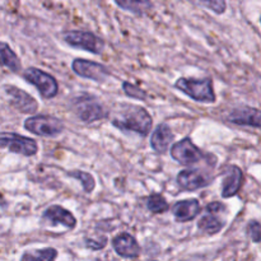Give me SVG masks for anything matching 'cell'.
<instances>
[{
  "instance_id": "cell-26",
  "label": "cell",
  "mask_w": 261,
  "mask_h": 261,
  "mask_svg": "<svg viewBox=\"0 0 261 261\" xmlns=\"http://www.w3.org/2000/svg\"><path fill=\"white\" fill-rule=\"evenodd\" d=\"M247 234L252 242L259 244L261 242V223L257 221H251L247 224Z\"/></svg>"
},
{
  "instance_id": "cell-11",
  "label": "cell",
  "mask_w": 261,
  "mask_h": 261,
  "mask_svg": "<svg viewBox=\"0 0 261 261\" xmlns=\"http://www.w3.org/2000/svg\"><path fill=\"white\" fill-rule=\"evenodd\" d=\"M228 121L240 126H252L261 129V110L254 107H241L234 109L228 115Z\"/></svg>"
},
{
  "instance_id": "cell-5",
  "label": "cell",
  "mask_w": 261,
  "mask_h": 261,
  "mask_svg": "<svg viewBox=\"0 0 261 261\" xmlns=\"http://www.w3.org/2000/svg\"><path fill=\"white\" fill-rule=\"evenodd\" d=\"M64 40L68 45L73 47L82 48L92 54H101L105 48V42L102 38L92 32L84 31H69L64 35Z\"/></svg>"
},
{
  "instance_id": "cell-21",
  "label": "cell",
  "mask_w": 261,
  "mask_h": 261,
  "mask_svg": "<svg viewBox=\"0 0 261 261\" xmlns=\"http://www.w3.org/2000/svg\"><path fill=\"white\" fill-rule=\"evenodd\" d=\"M56 256H58V251L53 247H47V249L24 252L20 261H55Z\"/></svg>"
},
{
  "instance_id": "cell-14",
  "label": "cell",
  "mask_w": 261,
  "mask_h": 261,
  "mask_svg": "<svg viewBox=\"0 0 261 261\" xmlns=\"http://www.w3.org/2000/svg\"><path fill=\"white\" fill-rule=\"evenodd\" d=\"M244 184V173L241 168L237 166H229L224 175L223 186H222V196L223 198H232L236 195Z\"/></svg>"
},
{
  "instance_id": "cell-27",
  "label": "cell",
  "mask_w": 261,
  "mask_h": 261,
  "mask_svg": "<svg viewBox=\"0 0 261 261\" xmlns=\"http://www.w3.org/2000/svg\"><path fill=\"white\" fill-rule=\"evenodd\" d=\"M106 244H107L106 239L102 240L101 242L94 241V240H91V239L86 240V246L89 247V249H92V250H102L105 246H106Z\"/></svg>"
},
{
  "instance_id": "cell-17",
  "label": "cell",
  "mask_w": 261,
  "mask_h": 261,
  "mask_svg": "<svg viewBox=\"0 0 261 261\" xmlns=\"http://www.w3.org/2000/svg\"><path fill=\"white\" fill-rule=\"evenodd\" d=\"M172 139L173 134L171 132V127L166 124H161L153 132L152 138H150V145L157 153H165L170 148Z\"/></svg>"
},
{
  "instance_id": "cell-13",
  "label": "cell",
  "mask_w": 261,
  "mask_h": 261,
  "mask_svg": "<svg viewBox=\"0 0 261 261\" xmlns=\"http://www.w3.org/2000/svg\"><path fill=\"white\" fill-rule=\"evenodd\" d=\"M112 246L117 255H120L121 257H126V259H134L140 254L139 244L129 233L117 234L112 241Z\"/></svg>"
},
{
  "instance_id": "cell-19",
  "label": "cell",
  "mask_w": 261,
  "mask_h": 261,
  "mask_svg": "<svg viewBox=\"0 0 261 261\" xmlns=\"http://www.w3.org/2000/svg\"><path fill=\"white\" fill-rule=\"evenodd\" d=\"M121 9L132 12L137 15H143L152 9L150 0H114Z\"/></svg>"
},
{
  "instance_id": "cell-8",
  "label": "cell",
  "mask_w": 261,
  "mask_h": 261,
  "mask_svg": "<svg viewBox=\"0 0 261 261\" xmlns=\"http://www.w3.org/2000/svg\"><path fill=\"white\" fill-rule=\"evenodd\" d=\"M74 110H75L76 116L84 122L98 121V120L107 117V115H109L107 110L92 97L76 99Z\"/></svg>"
},
{
  "instance_id": "cell-16",
  "label": "cell",
  "mask_w": 261,
  "mask_h": 261,
  "mask_svg": "<svg viewBox=\"0 0 261 261\" xmlns=\"http://www.w3.org/2000/svg\"><path fill=\"white\" fill-rule=\"evenodd\" d=\"M200 204L196 199H186V200L177 201L172 206L173 216L177 222L193 221L200 213Z\"/></svg>"
},
{
  "instance_id": "cell-6",
  "label": "cell",
  "mask_w": 261,
  "mask_h": 261,
  "mask_svg": "<svg viewBox=\"0 0 261 261\" xmlns=\"http://www.w3.org/2000/svg\"><path fill=\"white\" fill-rule=\"evenodd\" d=\"M0 148H8L10 152L27 157L35 155L38 150L35 140L15 133H0Z\"/></svg>"
},
{
  "instance_id": "cell-1",
  "label": "cell",
  "mask_w": 261,
  "mask_h": 261,
  "mask_svg": "<svg viewBox=\"0 0 261 261\" xmlns=\"http://www.w3.org/2000/svg\"><path fill=\"white\" fill-rule=\"evenodd\" d=\"M152 116L140 106H125L124 111L112 120V125L120 130H130L140 135H147L152 127Z\"/></svg>"
},
{
  "instance_id": "cell-23",
  "label": "cell",
  "mask_w": 261,
  "mask_h": 261,
  "mask_svg": "<svg viewBox=\"0 0 261 261\" xmlns=\"http://www.w3.org/2000/svg\"><path fill=\"white\" fill-rule=\"evenodd\" d=\"M147 206L150 212H153V213L155 214L165 213V212L168 211V208H170V205H168V203L166 201V199L163 198L162 195H160V194L150 195L149 198H148Z\"/></svg>"
},
{
  "instance_id": "cell-12",
  "label": "cell",
  "mask_w": 261,
  "mask_h": 261,
  "mask_svg": "<svg viewBox=\"0 0 261 261\" xmlns=\"http://www.w3.org/2000/svg\"><path fill=\"white\" fill-rule=\"evenodd\" d=\"M212 182L211 177L199 170H186L177 175V184L181 189L188 191L205 188Z\"/></svg>"
},
{
  "instance_id": "cell-22",
  "label": "cell",
  "mask_w": 261,
  "mask_h": 261,
  "mask_svg": "<svg viewBox=\"0 0 261 261\" xmlns=\"http://www.w3.org/2000/svg\"><path fill=\"white\" fill-rule=\"evenodd\" d=\"M68 176L81 181L86 193H92L93 189L96 188V182H94V178L91 173L84 172V171H70V172H68Z\"/></svg>"
},
{
  "instance_id": "cell-25",
  "label": "cell",
  "mask_w": 261,
  "mask_h": 261,
  "mask_svg": "<svg viewBox=\"0 0 261 261\" xmlns=\"http://www.w3.org/2000/svg\"><path fill=\"white\" fill-rule=\"evenodd\" d=\"M199 3L217 14H223L227 9L226 0H199Z\"/></svg>"
},
{
  "instance_id": "cell-29",
  "label": "cell",
  "mask_w": 261,
  "mask_h": 261,
  "mask_svg": "<svg viewBox=\"0 0 261 261\" xmlns=\"http://www.w3.org/2000/svg\"><path fill=\"white\" fill-rule=\"evenodd\" d=\"M260 20H261V19H260Z\"/></svg>"
},
{
  "instance_id": "cell-3",
  "label": "cell",
  "mask_w": 261,
  "mask_h": 261,
  "mask_svg": "<svg viewBox=\"0 0 261 261\" xmlns=\"http://www.w3.org/2000/svg\"><path fill=\"white\" fill-rule=\"evenodd\" d=\"M24 127L28 132L40 137H55L63 133L64 122L58 117L38 115L28 117L24 121Z\"/></svg>"
},
{
  "instance_id": "cell-18",
  "label": "cell",
  "mask_w": 261,
  "mask_h": 261,
  "mask_svg": "<svg viewBox=\"0 0 261 261\" xmlns=\"http://www.w3.org/2000/svg\"><path fill=\"white\" fill-rule=\"evenodd\" d=\"M0 68H8L14 73L19 71L22 68V64H20L18 56L5 42H0Z\"/></svg>"
},
{
  "instance_id": "cell-7",
  "label": "cell",
  "mask_w": 261,
  "mask_h": 261,
  "mask_svg": "<svg viewBox=\"0 0 261 261\" xmlns=\"http://www.w3.org/2000/svg\"><path fill=\"white\" fill-rule=\"evenodd\" d=\"M171 155L173 160L184 166L195 165L204 158V153L189 138L175 143L171 148Z\"/></svg>"
},
{
  "instance_id": "cell-10",
  "label": "cell",
  "mask_w": 261,
  "mask_h": 261,
  "mask_svg": "<svg viewBox=\"0 0 261 261\" xmlns=\"http://www.w3.org/2000/svg\"><path fill=\"white\" fill-rule=\"evenodd\" d=\"M5 93L9 96L10 105L23 114H33L38 109V103L32 96L14 86H5Z\"/></svg>"
},
{
  "instance_id": "cell-4",
  "label": "cell",
  "mask_w": 261,
  "mask_h": 261,
  "mask_svg": "<svg viewBox=\"0 0 261 261\" xmlns=\"http://www.w3.org/2000/svg\"><path fill=\"white\" fill-rule=\"evenodd\" d=\"M23 76H24V79L28 83L33 84L40 91L41 96L43 98H53V97H55L58 94L59 84L56 82V79L53 75H50V74L42 71L41 69H25V71L23 73Z\"/></svg>"
},
{
  "instance_id": "cell-24",
  "label": "cell",
  "mask_w": 261,
  "mask_h": 261,
  "mask_svg": "<svg viewBox=\"0 0 261 261\" xmlns=\"http://www.w3.org/2000/svg\"><path fill=\"white\" fill-rule=\"evenodd\" d=\"M122 88H124V92L126 93V96H129L130 98L140 99V101H145L147 99V93L143 89H140L139 87L134 86V84L129 83V82H124L122 83Z\"/></svg>"
},
{
  "instance_id": "cell-28",
  "label": "cell",
  "mask_w": 261,
  "mask_h": 261,
  "mask_svg": "<svg viewBox=\"0 0 261 261\" xmlns=\"http://www.w3.org/2000/svg\"><path fill=\"white\" fill-rule=\"evenodd\" d=\"M224 209H226V206L222 203H219V201H214V203L206 205V212H212V213H221Z\"/></svg>"
},
{
  "instance_id": "cell-20",
  "label": "cell",
  "mask_w": 261,
  "mask_h": 261,
  "mask_svg": "<svg viewBox=\"0 0 261 261\" xmlns=\"http://www.w3.org/2000/svg\"><path fill=\"white\" fill-rule=\"evenodd\" d=\"M218 213H212V212H208L204 217H201V219L199 221L198 227L203 232L208 234H216L223 228L224 223L222 219H219L218 217L216 216Z\"/></svg>"
},
{
  "instance_id": "cell-9",
  "label": "cell",
  "mask_w": 261,
  "mask_h": 261,
  "mask_svg": "<svg viewBox=\"0 0 261 261\" xmlns=\"http://www.w3.org/2000/svg\"><path fill=\"white\" fill-rule=\"evenodd\" d=\"M71 68L76 75L96 82H103L110 75V71L107 70L106 66L84 59H75L71 64Z\"/></svg>"
},
{
  "instance_id": "cell-15",
  "label": "cell",
  "mask_w": 261,
  "mask_h": 261,
  "mask_svg": "<svg viewBox=\"0 0 261 261\" xmlns=\"http://www.w3.org/2000/svg\"><path fill=\"white\" fill-rule=\"evenodd\" d=\"M43 218L53 224H63L66 228H74L76 219L73 214L60 205H51L43 212Z\"/></svg>"
},
{
  "instance_id": "cell-2",
  "label": "cell",
  "mask_w": 261,
  "mask_h": 261,
  "mask_svg": "<svg viewBox=\"0 0 261 261\" xmlns=\"http://www.w3.org/2000/svg\"><path fill=\"white\" fill-rule=\"evenodd\" d=\"M175 87L180 89L182 93L193 98L194 101L212 103L216 101V93L213 89L212 79H194V78H180L175 83Z\"/></svg>"
}]
</instances>
